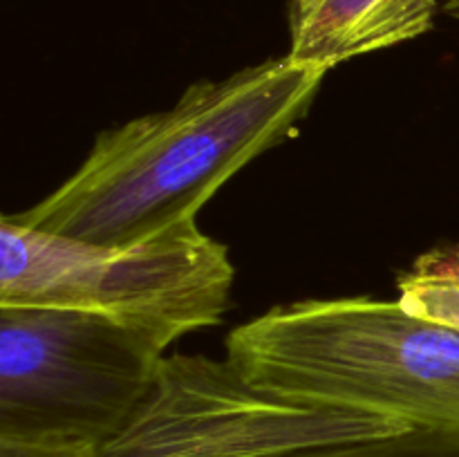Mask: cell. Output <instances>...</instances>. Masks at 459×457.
<instances>
[{
    "label": "cell",
    "mask_w": 459,
    "mask_h": 457,
    "mask_svg": "<svg viewBox=\"0 0 459 457\" xmlns=\"http://www.w3.org/2000/svg\"><path fill=\"white\" fill-rule=\"evenodd\" d=\"M325 74L285 54L222 81H197L169 110L99 134L56 191L12 218L108 246L197 220L233 175L294 137Z\"/></svg>",
    "instance_id": "1"
},
{
    "label": "cell",
    "mask_w": 459,
    "mask_h": 457,
    "mask_svg": "<svg viewBox=\"0 0 459 457\" xmlns=\"http://www.w3.org/2000/svg\"><path fill=\"white\" fill-rule=\"evenodd\" d=\"M255 385L294 401L459 428V330L370 296L299 300L227 336Z\"/></svg>",
    "instance_id": "2"
},
{
    "label": "cell",
    "mask_w": 459,
    "mask_h": 457,
    "mask_svg": "<svg viewBox=\"0 0 459 457\" xmlns=\"http://www.w3.org/2000/svg\"><path fill=\"white\" fill-rule=\"evenodd\" d=\"M229 249L197 220L130 245H92L0 222V307H65L101 314L169 348L218 325L231 298Z\"/></svg>",
    "instance_id": "3"
},
{
    "label": "cell",
    "mask_w": 459,
    "mask_h": 457,
    "mask_svg": "<svg viewBox=\"0 0 459 457\" xmlns=\"http://www.w3.org/2000/svg\"><path fill=\"white\" fill-rule=\"evenodd\" d=\"M164 349L101 314L0 307V433L103 446L146 397Z\"/></svg>",
    "instance_id": "4"
},
{
    "label": "cell",
    "mask_w": 459,
    "mask_h": 457,
    "mask_svg": "<svg viewBox=\"0 0 459 457\" xmlns=\"http://www.w3.org/2000/svg\"><path fill=\"white\" fill-rule=\"evenodd\" d=\"M406 430L388 417L269 392L231 358L178 354L161 358L146 397L99 457H278Z\"/></svg>",
    "instance_id": "5"
},
{
    "label": "cell",
    "mask_w": 459,
    "mask_h": 457,
    "mask_svg": "<svg viewBox=\"0 0 459 457\" xmlns=\"http://www.w3.org/2000/svg\"><path fill=\"white\" fill-rule=\"evenodd\" d=\"M435 13L437 0H291L287 56L327 72L426 34Z\"/></svg>",
    "instance_id": "6"
},
{
    "label": "cell",
    "mask_w": 459,
    "mask_h": 457,
    "mask_svg": "<svg viewBox=\"0 0 459 457\" xmlns=\"http://www.w3.org/2000/svg\"><path fill=\"white\" fill-rule=\"evenodd\" d=\"M278 457H459V428H411L388 437L305 448Z\"/></svg>",
    "instance_id": "7"
},
{
    "label": "cell",
    "mask_w": 459,
    "mask_h": 457,
    "mask_svg": "<svg viewBox=\"0 0 459 457\" xmlns=\"http://www.w3.org/2000/svg\"><path fill=\"white\" fill-rule=\"evenodd\" d=\"M101 446L56 435L0 433V457H99Z\"/></svg>",
    "instance_id": "8"
},
{
    "label": "cell",
    "mask_w": 459,
    "mask_h": 457,
    "mask_svg": "<svg viewBox=\"0 0 459 457\" xmlns=\"http://www.w3.org/2000/svg\"><path fill=\"white\" fill-rule=\"evenodd\" d=\"M444 9H446L448 16L457 18V21H459V0H448V3L444 4Z\"/></svg>",
    "instance_id": "9"
}]
</instances>
